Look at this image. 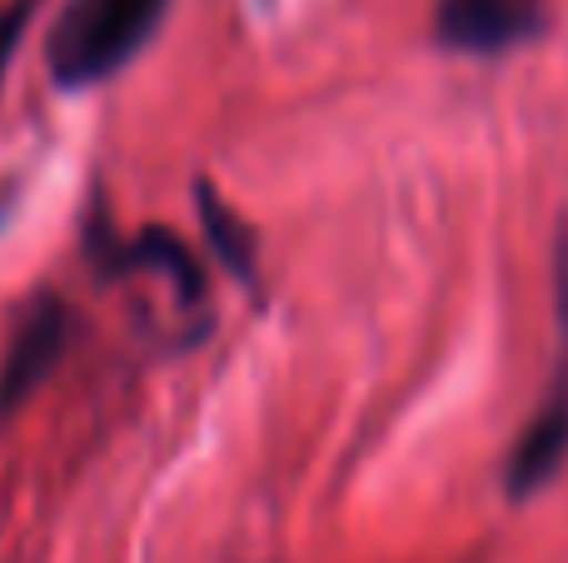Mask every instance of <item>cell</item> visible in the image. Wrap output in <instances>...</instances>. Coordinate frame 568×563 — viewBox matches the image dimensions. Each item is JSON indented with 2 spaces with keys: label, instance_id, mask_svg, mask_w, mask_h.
<instances>
[{
  "label": "cell",
  "instance_id": "1",
  "mask_svg": "<svg viewBox=\"0 0 568 563\" xmlns=\"http://www.w3.org/2000/svg\"><path fill=\"white\" fill-rule=\"evenodd\" d=\"M160 16H165V0H70L45 40L55 85L80 90L110 80L145 50Z\"/></svg>",
  "mask_w": 568,
  "mask_h": 563
},
{
  "label": "cell",
  "instance_id": "2",
  "mask_svg": "<svg viewBox=\"0 0 568 563\" xmlns=\"http://www.w3.org/2000/svg\"><path fill=\"white\" fill-rule=\"evenodd\" d=\"M65 345H70V305L60 295H50V289H40L20 309L16 329H10L6 359H0V424L16 409H26V399L55 375Z\"/></svg>",
  "mask_w": 568,
  "mask_h": 563
},
{
  "label": "cell",
  "instance_id": "3",
  "mask_svg": "<svg viewBox=\"0 0 568 563\" xmlns=\"http://www.w3.org/2000/svg\"><path fill=\"white\" fill-rule=\"evenodd\" d=\"M544 0H439L434 6V35L449 50L489 55L509 50L539 30Z\"/></svg>",
  "mask_w": 568,
  "mask_h": 563
},
{
  "label": "cell",
  "instance_id": "4",
  "mask_svg": "<svg viewBox=\"0 0 568 563\" xmlns=\"http://www.w3.org/2000/svg\"><path fill=\"white\" fill-rule=\"evenodd\" d=\"M568 459V395H549V405L534 414V424L524 429L519 449L509 459V489L514 494H534L544 489L559 464Z\"/></svg>",
  "mask_w": 568,
  "mask_h": 563
},
{
  "label": "cell",
  "instance_id": "5",
  "mask_svg": "<svg viewBox=\"0 0 568 563\" xmlns=\"http://www.w3.org/2000/svg\"><path fill=\"white\" fill-rule=\"evenodd\" d=\"M120 265H145V269H155V275L175 279L180 295H195V299L205 295L195 255H190V245L180 235H170V229H145V235H135L125 245V255H120Z\"/></svg>",
  "mask_w": 568,
  "mask_h": 563
},
{
  "label": "cell",
  "instance_id": "6",
  "mask_svg": "<svg viewBox=\"0 0 568 563\" xmlns=\"http://www.w3.org/2000/svg\"><path fill=\"white\" fill-rule=\"evenodd\" d=\"M200 219H205V235L215 239L220 259H225L240 279L255 275V239H250V229L240 225V215L225 209V199H220L210 185H200Z\"/></svg>",
  "mask_w": 568,
  "mask_h": 563
},
{
  "label": "cell",
  "instance_id": "7",
  "mask_svg": "<svg viewBox=\"0 0 568 563\" xmlns=\"http://www.w3.org/2000/svg\"><path fill=\"white\" fill-rule=\"evenodd\" d=\"M36 6L40 0H6V6H0V85H6V70H10V60H16L20 40H26V25H30V16H36Z\"/></svg>",
  "mask_w": 568,
  "mask_h": 563
},
{
  "label": "cell",
  "instance_id": "8",
  "mask_svg": "<svg viewBox=\"0 0 568 563\" xmlns=\"http://www.w3.org/2000/svg\"><path fill=\"white\" fill-rule=\"evenodd\" d=\"M554 305H559V335L568 349V219L559 229V245H554Z\"/></svg>",
  "mask_w": 568,
  "mask_h": 563
}]
</instances>
